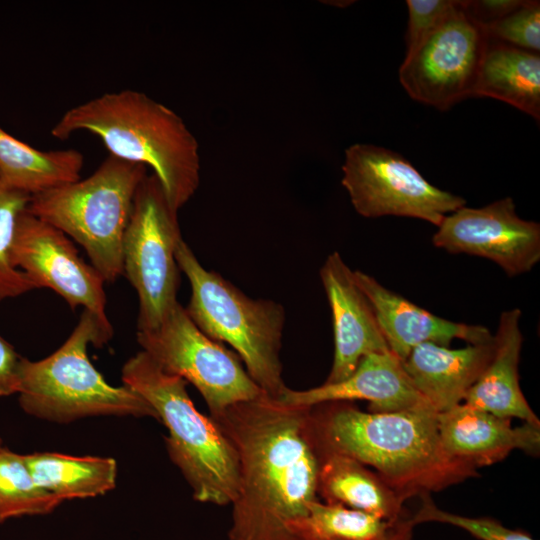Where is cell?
<instances>
[{
	"label": "cell",
	"mask_w": 540,
	"mask_h": 540,
	"mask_svg": "<svg viewBox=\"0 0 540 540\" xmlns=\"http://www.w3.org/2000/svg\"><path fill=\"white\" fill-rule=\"evenodd\" d=\"M437 419L446 454L475 468L499 462L514 450L539 454L540 426L524 422L512 427L510 418L464 403L438 413Z\"/></svg>",
	"instance_id": "obj_17"
},
{
	"label": "cell",
	"mask_w": 540,
	"mask_h": 540,
	"mask_svg": "<svg viewBox=\"0 0 540 540\" xmlns=\"http://www.w3.org/2000/svg\"><path fill=\"white\" fill-rule=\"evenodd\" d=\"M341 183L358 214L366 218L400 216L439 226L462 206L461 196L429 183L401 154L372 144L345 150Z\"/></svg>",
	"instance_id": "obj_11"
},
{
	"label": "cell",
	"mask_w": 540,
	"mask_h": 540,
	"mask_svg": "<svg viewBox=\"0 0 540 540\" xmlns=\"http://www.w3.org/2000/svg\"><path fill=\"white\" fill-rule=\"evenodd\" d=\"M432 409L364 412L351 401L310 407L317 453H337L370 466L404 500L478 476L444 451Z\"/></svg>",
	"instance_id": "obj_2"
},
{
	"label": "cell",
	"mask_w": 540,
	"mask_h": 540,
	"mask_svg": "<svg viewBox=\"0 0 540 540\" xmlns=\"http://www.w3.org/2000/svg\"><path fill=\"white\" fill-rule=\"evenodd\" d=\"M278 398L303 407L334 401L364 400L369 402L370 412L434 410L413 386L402 361L391 351L364 356L353 373L340 382L323 383L306 390L286 387Z\"/></svg>",
	"instance_id": "obj_15"
},
{
	"label": "cell",
	"mask_w": 540,
	"mask_h": 540,
	"mask_svg": "<svg viewBox=\"0 0 540 540\" xmlns=\"http://www.w3.org/2000/svg\"><path fill=\"white\" fill-rule=\"evenodd\" d=\"M317 454V495L325 503L340 504L391 521L404 517L405 500L376 472L341 454Z\"/></svg>",
	"instance_id": "obj_20"
},
{
	"label": "cell",
	"mask_w": 540,
	"mask_h": 540,
	"mask_svg": "<svg viewBox=\"0 0 540 540\" xmlns=\"http://www.w3.org/2000/svg\"><path fill=\"white\" fill-rule=\"evenodd\" d=\"M489 39L524 50H540V2L525 0L510 14L482 25Z\"/></svg>",
	"instance_id": "obj_27"
},
{
	"label": "cell",
	"mask_w": 540,
	"mask_h": 540,
	"mask_svg": "<svg viewBox=\"0 0 540 540\" xmlns=\"http://www.w3.org/2000/svg\"><path fill=\"white\" fill-rule=\"evenodd\" d=\"M430 493L421 495L422 504L412 517L414 524L423 522H439L459 527L479 540H534L521 530H512L491 518H473L453 514L439 509Z\"/></svg>",
	"instance_id": "obj_28"
},
{
	"label": "cell",
	"mask_w": 540,
	"mask_h": 540,
	"mask_svg": "<svg viewBox=\"0 0 540 540\" xmlns=\"http://www.w3.org/2000/svg\"><path fill=\"white\" fill-rule=\"evenodd\" d=\"M30 198V195L10 187L0 177V301L37 289L11 261L17 222L27 209Z\"/></svg>",
	"instance_id": "obj_26"
},
{
	"label": "cell",
	"mask_w": 540,
	"mask_h": 540,
	"mask_svg": "<svg viewBox=\"0 0 540 540\" xmlns=\"http://www.w3.org/2000/svg\"><path fill=\"white\" fill-rule=\"evenodd\" d=\"M121 378L167 428L166 450L191 487L193 498L232 505L240 484L236 452L216 422L196 409L187 382L165 372L142 350L124 363Z\"/></svg>",
	"instance_id": "obj_4"
},
{
	"label": "cell",
	"mask_w": 540,
	"mask_h": 540,
	"mask_svg": "<svg viewBox=\"0 0 540 540\" xmlns=\"http://www.w3.org/2000/svg\"><path fill=\"white\" fill-rule=\"evenodd\" d=\"M432 242L453 254L489 259L511 277L540 260V225L520 218L511 197L481 208L460 207L444 217Z\"/></svg>",
	"instance_id": "obj_13"
},
{
	"label": "cell",
	"mask_w": 540,
	"mask_h": 540,
	"mask_svg": "<svg viewBox=\"0 0 540 540\" xmlns=\"http://www.w3.org/2000/svg\"><path fill=\"white\" fill-rule=\"evenodd\" d=\"M473 96L506 102L539 121V53L489 39Z\"/></svg>",
	"instance_id": "obj_21"
},
{
	"label": "cell",
	"mask_w": 540,
	"mask_h": 540,
	"mask_svg": "<svg viewBox=\"0 0 540 540\" xmlns=\"http://www.w3.org/2000/svg\"><path fill=\"white\" fill-rule=\"evenodd\" d=\"M403 518V517H402ZM349 508L316 500L308 506L306 516L291 522L290 535L318 540H382L398 522Z\"/></svg>",
	"instance_id": "obj_24"
},
{
	"label": "cell",
	"mask_w": 540,
	"mask_h": 540,
	"mask_svg": "<svg viewBox=\"0 0 540 540\" xmlns=\"http://www.w3.org/2000/svg\"><path fill=\"white\" fill-rule=\"evenodd\" d=\"M176 260L190 283L185 310L191 320L209 338L229 344L259 388L279 397L287 387L280 359L284 307L273 300L250 298L217 272L204 268L183 239Z\"/></svg>",
	"instance_id": "obj_6"
},
{
	"label": "cell",
	"mask_w": 540,
	"mask_h": 540,
	"mask_svg": "<svg viewBox=\"0 0 540 540\" xmlns=\"http://www.w3.org/2000/svg\"><path fill=\"white\" fill-rule=\"evenodd\" d=\"M525 0H478L464 1L469 14L480 24L496 21L524 4Z\"/></svg>",
	"instance_id": "obj_31"
},
{
	"label": "cell",
	"mask_w": 540,
	"mask_h": 540,
	"mask_svg": "<svg viewBox=\"0 0 540 540\" xmlns=\"http://www.w3.org/2000/svg\"><path fill=\"white\" fill-rule=\"evenodd\" d=\"M320 278L332 313L334 357L324 383L349 377L360 360L371 353L390 351L373 307L357 285L352 271L340 254L328 255Z\"/></svg>",
	"instance_id": "obj_14"
},
{
	"label": "cell",
	"mask_w": 540,
	"mask_h": 540,
	"mask_svg": "<svg viewBox=\"0 0 540 540\" xmlns=\"http://www.w3.org/2000/svg\"><path fill=\"white\" fill-rule=\"evenodd\" d=\"M23 357L0 334V397L17 394Z\"/></svg>",
	"instance_id": "obj_30"
},
{
	"label": "cell",
	"mask_w": 540,
	"mask_h": 540,
	"mask_svg": "<svg viewBox=\"0 0 540 540\" xmlns=\"http://www.w3.org/2000/svg\"><path fill=\"white\" fill-rule=\"evenodd\" d=\"M83 165L76 149L40 150L0 126V177L20 192L33 196L76 181Z\"/></svg>",
	"instance_id": "obj_22"
},
{
	"label": "cell",
	"mask_w": 540,
	"mask_h": 540,
	"mask_svg": "<svg viewBox=\"0 0 540 540\" xmlns=\"http://www.w3.org/2000/svg\"><path fill=\"white\" fill-rule=\"evenodd\" d=\"M414 526L415 524L412 521V518L403 517L398 522V524L393 529V531L386 538L382 540H412V531H413ZM289 540H318V539L302 538V537L290 535Z\"/></svg>",
	"instance_id": "obj_32"
},
{
	"label": "cell",
	"mask_w": 540,
	"mask_h": 540,
	"mask_svg": "<svg viewBox=\"0 0 540 540\" xmlns=\"http://www.w3.org/2000/svg\"><path fill=\"white\" fill-rule=\"evenodd\" d=\"M518 308L502 312L493 354L484 371L467 392L463 403L503 418H518L535 426L540 421L529 406L519 383V361L523 343Z\"/></svg>",
	"instance_id": "obj_19"
},
{
	"label": "cell",
	"mask_w": 540,
	"mask_h": 540,
	"mask_svg": "<svg viewBox=\"0 0 540 540\" xmlns=\"http://www.w3.org/2000/svg\"><path fill=\"white\" fill-rule=\"evenodd\" d=\"M493 341L451 349L434 343L414 347L402 362L413 386L437 412L463 403L493 354Z\"/></svg>",
	"instance_id": "obj_18"
},
{
	"label": "cell",
	"mask_w": 540,
	"mask_h": 540,
	"mask_svg": "<svg viewBox=\"0 0 540 540\" xmlns=\"http://www.w3.org/2000/svg\"><path fill=\"white\" fill-rule=\"evenodd\" d=\"M456 0H407L408 24L406 52L416 46L421 38L434 27L453 7Z\"/></svg>",
	"instance_id": "obj_29"
},
{
	"label": "cell",
	"mask_w": 540,
	"mask_h": 540,
	"mask_svg": "<svg viewBox=\"0 0 540 540\" xmlns=\"http://www.w3.org/2000/svg\"><path fill=\"white\" fill-rule=\"evenodd\" d=\"M489 43L485 30L464 1L453 7L406 52L399 80L414 100L447 110L473 96Z\"/></svg>",
	"instance_id": "obj_10"
},
{
	"label": "cell",
	"mask_w": 540,
	"mask_h": 540,
	"mask_svg": "<svg viewBox=\"0 0 540 540\" xmlns=\"http://www.w3.org/2000/svg\"><path fill=\"white\" fill-rule=\"evenodd\" d=\"M136 338L142 351L165 372L199 391L210 416L263 393L237 354L205 335L179 302L157 327L137 330Z\"/></svg>",
	"instance_id": "obj_9"
},
{
	"label": "cell",
	"mask_w": 540,
	"mask_h": 540,
	"mask_svg": "<svg viewBox=\"0 0 540 540\" xmlns=\"http://www.w3.org/2000/svg\"><path fill=\"white\" fill-rule=\"evenodd\" d=\"M1 446H2V440H1V438H0V447H1Z\"/></svg>",
	"instance_id": "obj_33"
},
{
	"label": "cell",
	"mask_w": 540,
	"mask_h": 540,
	"mask_svg": "<svg viewBox=\"0 0 540 540\" xmlns=\"http://www.w3.org/2000/svg\"><path fill=\"white\" fill-rule=\"evenodd\" d=\"M11 261L36 286L48 288L62 297L71 309L82 307L113 329L106 314L104 279L78 253L62 231L32 215H20Z\"/></svg>",
	"instance_id": "obj_12"
},
{
	"label": "cell",
	"mask_w": 540,
	"mask_h": 540,
	"mask_svg": "<svg viewBox=\"0 0 540 540\" xmlns=\"http://www.w3.org/2000/svg\"><path fill=\"white\" fill-rule=\"evenodd\" d=\"M25 458L36 483L62 501L103 495L116 485L117 463L110 457L35 452Z\"/></svg>",
	"instance_id": "obj_23"
},
{
	"label": "cell",
	"mask_w": 540,
	"mask_h": 540,
	"mask_svg": "<svg viewBox=\"0 0 540 540\" xmlns=\"http://www.w3.org/2000/svg\"><path fill=\"white\" fill-rule=\"evenodd\" d=\"M354 277L373 307L390 351L402 362L414 347L422 343L449 347L454 339L469 344L493 341V335L485 326L453 322L436 316L385 288L362 271H354Z\"/></svg>",
	"instance_id": "obj_16"
},
{
	"label": "cell",
	"mask_w": 540,
	"mask_h": 540,
	"mask_svg": "<svg viewBox=\"0 0 540 540\" xmlns=\"http://www.w3.org/2000/svg\"><path fill=\"white\" fill-rule=\"evenodd\" d=\"M81 131L99 137L110 155L150 167L176 211L199 187L196 137L175 111L143 92H106L71 107L51 135L65 140Z\"/></svg>",
	"instance_id": "obj_3"
},
{
	"label": "cell",
	"mask_w": 540,
	"mask_h": 540,
	"mask_svg": "<svg viewBox=\"0 0 540 540\" xmlns=\"http://www.w3.org/2000/svg\"><path fill=\"white\" fill-rule=\"evenodd\" d=\"M309 412L263 392L210 416L239 464L230 540H288V525L318 500L319 458Z\"/></svg>",
	"instance_id": "obj_1"
},
{
	"label": "cell",
	"mask_w": 540,
	"mask_h": 540,
	"mask_svg": "<svg viewBox=\"0 0 540 540\" xmlns=\"http://www.w3.org/2000/svg\"><path fill=\"white\" fill-rule=\"evenodd\" d=\"M176 211L154 174L139 185L122 246L123 275L136 290L137 330L157 327L177 301L176 249L183 239Z\"/></svg>",
	"instance_id": "obj_8"
},
{
	"label": "cell",
	"mask_w": 540,
	"mask_h": 540,
	"mask_svg": "<svg viewBox=\"0 0 540 540\" xmlns=\"http://www.w3.org/2000/svg\"><path fill=\"white\" fill-rule=\"evenodd\" d=\"M62 502L36 483L25 454L0 447V523L53 512Z\"/></svg>",
	"instance_id": "obj_25"
},
{
	"label": "cell",
	"mask_w": 540,
	"mask_h": 540,
	"mask_svg": "<svg viewBox=\"0 0 540 540\" xmlns=\"http://www.w3.org/2000/svg\"><path fill=\"white\" fill-rule=\"evenodd\" d=\"M113 329L83 310L65 342L49 356L31 361L23 357L18 387L22 410L36 418L71 423L93 416L151 417L154 409L126 385L113 386L94 367L88 346L102 347Z\"/></svg>",
	"instance_id": "obj_5"
},
{
	"label": "cell",
	"mask_w": 540,
	"mask_h": 540,
	"mask_svg": "<svg viewBox=\"0 0 540 540\" xmlns=\"http://www.w3.org/2000/svg\"><path fill=\"white\" fill-rule=\"evenodd\" d=\"M147 167L108 155L88 177L31 196L27 210L81 245L105 282L123 275L122 246Z\"/></svg>",
	"instance_id": "obj_7"
}]
</instances>
